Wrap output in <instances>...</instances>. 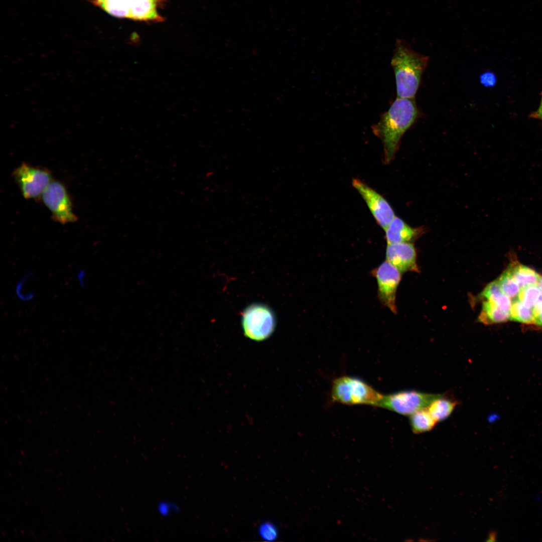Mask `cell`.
<instances>
[{
  "label": "cell",
  "mask_w": 542,
  "mask_h": 542,
  "mask_svg": "<svg viewBox=\"0 0 542 542\" xmlns=\"http://www.w3.org/2000/svg\"><path fill=\"white\" fill-rule=\"evenodd\" d=\"M420 112L415 98L397 97L379 121L372 127L383 146L384 161L393 160L403 134L414 124Z\"/></svg>",
  "instance_id": "1"
},
{
  "label": "cell",
  "mask_w": 542,
  "mask_h": 542,
  "mask_svg": "<svg viewBox=\"0 0 542 542\" xmlns=\"http://www.w3.org/2000/svg\"><path fill=\"white\" fill-rule=\"evenodd\" d=\"M429 57L413 50L405 41L397 40L391 61L398 97L415 98Z\"/></svg>",
  "instance_id": "2"
},
{
  "label": "cell",
  "mask_w": 542,
  "mask_h": 542,
  "mask_svg": "<svg viewBox=\"0 0 542 542\" xmlns=\"http://www.w3.org/2000/svg\"><path fill=\"white\" fill-rule=\"evenodd\" d=\"M382 396L365 381L356 377L342 376L335 378L332 384V401L344 404L377 406Z\"/></svg>",
  "instance_id": "3"
},
{
  "label": "cell",
  "mask_w": 542,
  "mask_h": 542,
  "mask_svg": "<svg viewBox=\"0 0 542 542\" xmlns=\"http://www.w3.org/2000/svg\"><path fill=\"white\" fill-rule=\"evenodd\" d=\"M158 0H94L93 3L117 18L140 21H160Z\"/></svg>",
  "instance_id": "4"
},
{
  "label": "cell",
  "mask_w": 542,
  "mask_h": 542,
  "mask_svg": "<svg viewBox=\"0 0 542 542\" xmlns=\"http://www.w3.org/2000/svg\"><path fill=\"white\" fill-rule=\"evenodd\" d=\"M274 313L266 305L253 304L243 311L241 325L246 337L256 341H263L270 336L276 327Z\"/></svg>",
  "instance_id": "5"
},
{
  "label": "cell",
  "mask_w": 542,
  "mask_h": 542,
  "mask_svg": "<svg viewBox=\"0 0 542 542\" xmlns=\"http://www.w3.org/2000/svg\"><path fill=\"white\" fill-rule=\"evenodd\" d=\"M441 395L414 390H402L383 395L377 406L401 415L410 416L418 410L427 408Z\"/></svg>",
  "instance_id": "6"
},
{
  "label": "cell",
  "mask_w": 542,
  "mask_h": 542,
  "mask_svg": "<svg viewBox=\"0 0 542 542\" xmlns=\"http://www.w3.org/2000/svg\"><path fill=\"white\" fill-rule=\"evenodd\" d=\"M12 175L26 199H36L41 196L52 181L49 170L26 163L15 169Z\"/></svg>",
  "instance_id": "7"
},
{
  "label": "cell",
  "mask_w": 542,
  "mask_h": 542,
  "mask_svg": "<svg viewBox=\"0 0 542 542\" xmlns=\"http://www.w3.org/2000/svg\"><path fill=\"white\" fill-rule=\"evenodd\" d=\"M41 198L55 221L63 224L77 221V217L73 211L71 198L62 183L52 180L43 193Z\"/></svg>",
  "instance_id": "8"
},
{
  "label": "cell",
  "mask_w": 542,
  "mask_h": 542,
  "mask_svg": "<svg viewBox=\"0 0 542 542\" xmlns=\"http://www.w3.org/2000/svg\"><path fill=\"white\" fill-rule=\"evenodd\" d=\"M376 279L378 296L381 303L394 314L397 313L396 293L401 280V273L386 260L372 272Z\"/></svg>",
  "instance_id": "9"
},
{
  "label": "cell",
  "mask_w": 542,
  "mask_h": 542,
  "mask_svg": "<svg viewBox=\"0 0 542 542\" xmlns=\"http://www.w3.org/2000/svg\"><path fill=\"white\" fill-rule=\"evenodd\" d=\"M352 185L365 201L377 224L385 231L395 217L389 203L379 193L358 179H353Z\"/></svg>",
  "instance_id": "10"
},
{
  "label": "cell",
  "mask_w": 542,
  "mask_h": 542,
  "mask_svg": "<svg viewBox=\"0 0 542 542\" xmlns=\"http://www.w3.org/2000/svg\"><path fill=\"white\" fill-rule=\"evenodd\" d=\"M416 257V249L412 243L387 244L386 249V260L401 273L419 272Z\"/></svg>",
  "instance_id": "11"
},
{
  "label": "cell",
  "mask_w": 542,
  "mask_h": 542,
  "mask_svg": "<svg viewBox=\"0 0 542 542\" xmlns=\"http://www.w3.org/2000/svg\"><path fill=\"white\" fill-rule=\"evenodd\" d=\"M423 227H413L402 219L395 216L385 230L387 244L410 242L415 241L424 232Z\"/></svg>",
  "instance_id": "12"
},
{
  "label": "cell",
  "mask_w": 542,
  "mask_h": 542,
  "mask_svg": "<svg viewBox=\"0 0 542 542\" xmlns=\"http://www.w3.org/2000/svg\"><path fill=\"white\" fill-rule=\"evenodd\" d=\"M521 289L536 285L540 276L534 270L516 262L507 268Z\"/></svg>",
  "instance_id": "13"
},
{
  "label": "cell",
  "mask_w": 542,
  "mask_h": 542,
  "mask_svg": "<svg viewBox=\"0 0 542 542\" xmlns=\"http://www.w3.org/2000/svg\"><path fill=\"white\" fill-rule=\"evenodd\" d=\"M457 403V401L441 394L433 400L427 408L432 417L438 423L449 418Z\"/></svg>",
  "instance_id": "14"
},
{
  "label": "cell",
  "mask_w": 542,
  "mask_h": 542,
  "mask_svg": "<svg viewBox=\"0 0 542 542\" xmlns=\"http://www.w3.org/2000/svg\"><path fill=\"white\" fill-rule=\"evenodd\" d=\"M510 319V314L503 311L494 302L484 300L478 321L488 325L505 322Z\"/></svg>",
  "instance_id": "15"
},
{
  "label": "cell",
  "mask_w": 542,
  "mask_h": 542,
  "mask_svg": "<svg viewBox=\"0 0 542 542\" xmlns=\"http://www.w3.org/2000/svg\"><path fill=\"white\" fill-rule=\"evenodd\" d=\"M410 416V423L415 434H418L430 431L437 423L427 408L418 410Z\"/></svg>",
  "instance_id": "16"
},
{
  "label": "cell",
  "mask_w": 542,
  "mask_h": 542,
  "mask_svg": "<svg viewBox=\"0 0 542 542\" xmlns=\"http://www.w3.org/2000/svg\"><path fill=\"white\" fill-rule=\"evenodd\" d=\"M510 319L523 323L533 324L534 317L533 310L525 307L518 299L514 300L512 302Z\"/></svg>",
  "instance_id": "17"
},
{
  "label": "cell",
  "mask_w": 542,
  "mask_h": 542,
  "mask_svg": "<svg viewBox=\"0 0 542 542\" xmlns=\"http://www.w3.org/2000/svg\"><path fill=\"white\" fill-rule=\"evenodd\" d=\"M502 292L510 298L518 296L520 288L507 268L497 280Z\"/></svg>",
  "instance_id": "18"
},
{
  "label": "cell",
  "mask_w": 542,
  "mask_h": 542,
  "mask_svg": "<svg viewBox=\"0 0 542 542\" xmlns=\"http://www.w3.org/2000/svg\"><path fill=\"white\" fill-rule=\"evenodd\" d=\"M540 294V289L536 286H531L520 289L518 299L526 307L532 309Z\"/></svg>",
  "instance_id": "19"
},
{
  "label": "cell",
  "mask_w": 542,
  "mask_h": 542,
  "mask_svg": "<svg viewBox=\"0 0 542 542\" xmlns=\"http://www.w3.org/2000/svg\"><path fill=\"white\" fill-rule=\"evenodd\" d=\"M259 531L261 536L265 539L273 540L277 537V530L269 523H265L262 524L260 526Z\"/></svg>",
  "instance_id": "20"
},
{
  "label": "cell",
  "mask_w": 542,
  "mask_h": 542,
  "mask_svg": "<svg viewBox=\"0 0 542 542\" xmlns=\"http://www.w3.org/2000/svg\"><path fill=\"white\" fill-rule=\"evenodd\" d=\"M158 511L160 515L166 516L178 510L177 506L167 501H161L158 505Z\"/></svg>",
  "instance_id": "21"
},
{
  "label": "cell",
  "mask_w": 542,
  "mask_h": 542,
  "mask_svg": "<svg viewBox=\"0 0 542 542\" xmlns=\"http://www.w3.org/2000/svg\"><path fill=\"white\" fill-rule=\"evenodd\" d=\"M481 83L485 87H492L496 82V76L493 72H486L480 76Z\"/></svg>",
  "instance_id": "22"
},
{
  "label": "cell",
  "mask_w": 542,
  "mask_h": 542,
  "mask_svg": "<svg viewBox=\"0 0 542 542\" xmlns=\"http://www.w3.org/2000/svg\"><path fill=\"white\" fill-rule=\"evenodd\" d=\"M530 117L542 120V92L539 106L537 109L530 114Z\"/></svg>",
  "instance_id": "23"
},
{
  "label": "cell",
  "mask_w": 542,
  "mask_h": 542,
  "mask_svg": "<svg viewBox=\"0 0 542 542\" xmlns=\"http://www.w3.org/2000/svg\"><path fill=\"white\" fill-rule=\"evenodd\" d=\"M534 317V323L542 326V307L536 310H533Z\"/></svg>",
  "instance_id": "24"
},
{
  "label": "cell",
  "mask_w": 542,
  "mask_h": 542,
  "mask_svg": "<svg viewBox=\"0 0 542 542\" xmlns=\"http://www.w3.org/2000/svg\"><path fill=\"white\" fill-rule=\"evenodd\" d=\"M84 275L85 272L83 270H80V272L78 273V279L79 280L80 285L81 286L84 285V277H85Z\"/></svg>",
  "instance_id": "25"
},
{
  "label": "cell",
  "mask_w": 542,
  "mask_h": 542,
  "mask_svg": "<svg viewBox=\"0 0 542 542\" xmlns=\"http://www.w3.org/2000/svg\"><path fill=\"white\" fill-rule=\"evenodd\" d=\"M536 286L540 289L542 290V277H540L539 279Z\"/></svg>",
  "instance_id": "26"
}]
</instances>
